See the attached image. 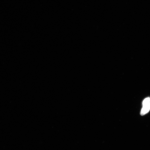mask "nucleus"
Returning a JSON list of instances; mask_svg holds the SVG:
<instances>
[{"instance_id":"f257e3e1","label":"nucleus","mask_w":150,"mask_h":150,"mask_svg":"<svg viewBox=\"0 0 150 150\" xmlns=\"http://www.w3.org/2000/svg\"><path fill=\"white\" fill-rule=\"evenodd\" d=\"M142 105L143 107L140 112V114L142 116L145 115L150 110V98H147L144 100Z\"/></svg>"}]
</instances>
